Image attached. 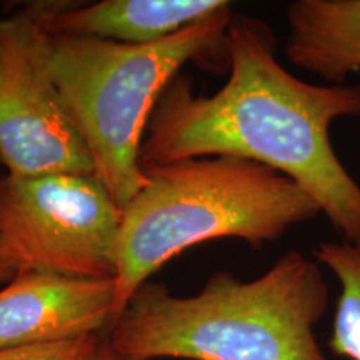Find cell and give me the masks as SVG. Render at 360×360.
Listing matches in <instances>:
<instances>
[{"instance_id":"8","label":"cell","mask_w":360,"mask_h":360,"mask_svg":"<svg viewBox=\"0 0 360 360\" xmlns=\"http://www.w3.org/2000/svg\"><path fill=\"white\" fill-rule=\"evenodd\" d=\"M232 6L225 0H102L58 2L49 34L80 35L117 44L148 45L209 19Z\"/></svg>"},{"instance_id":"13","label":"cell","mask_w":360,"mask_h":360,"mask_svg":"<svg viewBox=\"0 0 360 360\" xmlns=\"http://www.w3.org/2000/svg\"><path fill=\"white\" fill-rule=\"evenodd\" d=\"M90 360H125V359L119 352H115L114 347L110 345L109 339H107V335L103 334L101 342H98L96 352H94L92 359Z\"/></svg>"},{"instance_id":"12","label":"cell","mask_w":360,"mask_h":360,"mask_svg":"<svg viewBox=\"0 0 360 360\" xmlns=\"http://www.w3.org/2000/svg\"><path fill=\"white\" fill-rule=\"evenodd\" d=\"M4 175H6V172L0 169V186H2ZM19 272H20L19 264H17L15 259L12 257V254L7 249L6 242H4L2 233H0V287H4L6 283L11 282Z\"/></svg>"},{"instance_id":"11","label":"cell","mask_w":360,"mask_h":360,"mask_svg":"<svg viewBox=\"0 0 360 360\" xmlns=\"http://www.w3.org/2000/svg\"><path fill=\"white\" fill-rule=\"evenodd\" d=\"M102 335L0 350V360H90Z\"/></svg>"},{"instance_id":"7","label":"cell","mask_w":360,"mask_h":360,"mask_svg":"<svg viewBox=\"0 0 360 360\" xmlns=\"http://www.w3.org/2000/svg\"><path fill=\"white\" fill-rule=\"evenodd\" d=\"M114 300V278L20 270L0 287V350L107 334Z\"/></svg>"},{"instance_id":"6","label":"cell","mask_w":360,"mask_h":360,"mask_svg":"<svg viewBox=\"0 0 360 360\" xmlns=\"http://www.w3.org/2000/svg\"><path fill=\"white\" fill-rule=\"evenodd\" d=\"M32 2L0 17V162L7 174H96L47 69L49 15Z\"/></svg>"},{"instance_id":"10","label":"cell","mask_w":360,"mask_h":360,"mask_svg":"<svg viewBox=\"0 0 360 360\" xmlns=\"http://www.w3.org/2000/svg\"><path fill=\"white\" fill-rule=\"evenodd\" d=\"M314 259L340 283L328 349L339 357L360 360V245L321 242L314 249Z\"/></svg>"},{"instance_id":"4","label":"cell","mask_w":360,"mask_h":360,"mask_svg":"<svg viewBox=\"0 0 360 360\" xmlns=\"http://www.w3.org/2000/svg\"><path fill=\"white\" fill-rule=\"evenodd\" d=\"M232 6L148 45L49 34L47 69L96 175L120 209L146 186L142 142L152 110L187 62L229 72Z\"/></svg>"},{"instance_id":"1","label":"cell","mask_w":360,"mask_h":360,"mask_svg":"<svg viewBox=\"0 0 360 360\" xmlns=\"http://www.w3.org/2000/svg\"><path fill=\"white\" fill-rule=\"evenodd\" d=\"M267 22L233 15L229 79L212 96H195L175 75L148 119L141 164L238 157L299 184L345 242L360 245V186L337 157L335 120L360 117V85H317L295 77L276 57Z\"/></svg>"},{"instance_id":"2","label":"cell","mask_w":360,"mask_h":360,"mask_svg":"<svg viewBox=\"0 0 360 360\" xmlns=\"http://www.w3.org/2000/svg\"><path fill=\"white\" fill-rule=\"evenodd\" d=\"M327 309L322 265L290 250L250 282L219 270L197 295L143 283L105 335L125 360H328L314 334Z\"/></svg>"},{"instance_id":"5","label":"cell","mask_w":360,"mask_h":360,"mask_svg":"<svg viewBox=\"0 0 360 360\" xmlns=\"http://www.w3.org/2000/svg\"><path fill=\"white\" fill-rule=\"evenodd\" d=\"M124 209L96 174L4 175L0 233L20 270L114 278Z\"/></svg>"},{"instance_id":"3","label":"cell","mask_w":360,"mask_h":360,"mask_svg":"<svg viewBox=\"0 0 360 360\" xmlns=\"http://www.w3.org/2000/svg\"><path fill=\"white\" fill-rule=\"evenodd\" d=\"M143 172L146 186L124 207L112 323L148 277L182 252L215 238L260 249L322 214L287 175L238 157L184 159Z\"/></svg>"},{"instance_id":"9","label":"cell","mask_w":360,"mask_h":360,"mask_svg":"<svg viewBox=\"0 0 360 360\" xmlns=\"http://www.w3.org/2000/svg\"><path fill=\"white\" fill-rule=\"evenodd\" d=\"M285 56L327 84L360 70V0H295L287 7Z\"/></svg>"}]
</instances>
